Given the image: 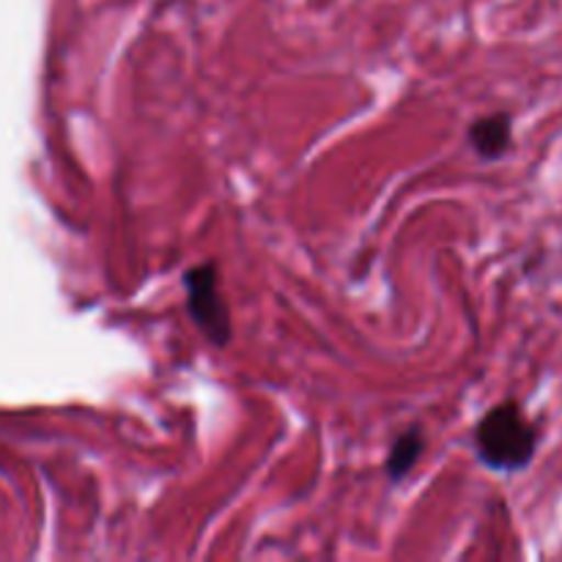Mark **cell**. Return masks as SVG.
<instances>
[{"label":"cell","instance_id":"1","mask_svg":"<svg viewBox=\"0 0 562 562\" xmlns=\"http://www.w3.org/2000/svg\"><path fill=\"white\" fill-rule=\"evenodd\" d=\"M475 450L481 464L492 472L516 475L536 459L538 431L516 401H503L475 426Z\"/></svg>","mask_w":562,"mask_h":562},{"label":"cell","instance_id":"2","mask_svg":"<svg viewBox=\"0 0 562 562\" xmlns=\"http://www.w3.org/2000/svg\"><path fill=\"white\" fill-rule=\"evenodd\" d=\"M184 294H187V313L192 324L201 329L203 338L212 346H228L234 338L231 327V311L225 302L223 289H220V267L214 261L198 263V267L184 272Z\"/></svg>","mask_w":562,"mask_h":562},{"label":"cell","instance_id":"3","mask_svg":"<svg viewBox=\"0 0 562 562\" xmlns=\"http://www.w3.org/2000/svg\"><path fill=\"white\" fill-rule=\"evenodd\" d=\"M470 146L475 148L477 157L483 159H499L508 154L510 140H514V119L508 113H488L481 115L470 124Z\"/></svg>","mask_w":562,"mask_h":562},{"label":"cell","instance_id":"4","mask_svg":"<svg viewBox=\"0 0 562 562\" xmlns=\"http://www.w3.org/2000/svg\"><path fill=\"white\" fill-rule=\"evenodd\" d=\"M426 434H423L420 426L409 428L406 434H401L393 442L387 456V477L393 483H401L412 470L417 467V461L426 453Z\"/></svg>","mask_w":562,"mask_h":562}]
</instances>
